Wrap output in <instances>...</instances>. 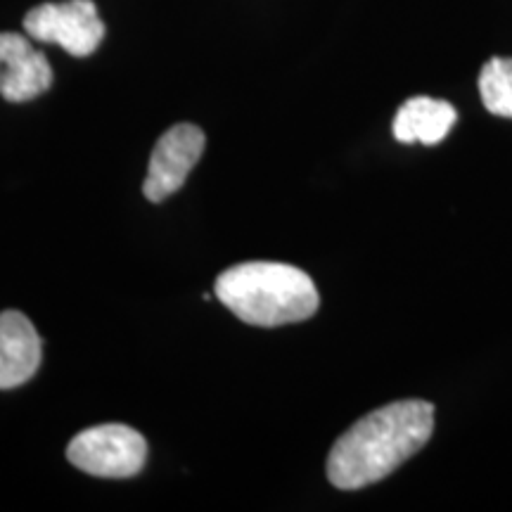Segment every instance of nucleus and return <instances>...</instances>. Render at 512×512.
Wrapping results in <instances>:
<instances>
[{"mask_svg": "<svg viewBox=\"0 0 512 512\" xmlns=\"http://www.w3.org/2000/svg\"><path fill=\"white\" fill-rule=\"evenodd\" d=\"M53 86L48 57L15 31H0V95L8 102H29Z\"/></svg>", "mask_w": 512, "mask_h": 512, "instance_id": "423d86ee", "label": "nucleus"}, {"mask_svg": "<svg viewBox=\"0 0 512 512\" xmlns=\"http://www.w3.org/2000/svg\"><path fill=\"white\" fill-rule=\"evenodd\" d=\"M479 95L496 117L512 119V57H491L479 74Z\"/></svg>", "mask_w": 512, "mask_h": 512, "instance_id": "1a4fd4ad", "label": "nucleus"}, {"mask_svg": "<svg viewBox=\"0 0 512 512\" xmlns=\"http://www.w3.org/2000/svg\"><path fill=\"white\" fill-rule=\"evenodd\" d=\"M432 432V403L408 399L377 408L335 441L328 456V479L344 491L380 482L413 458Z\"/></svg>", "mask_w": 512, "mask_h": 512, "instance_id": "f257e3e1", "label": "nucleus"}, {"mask_svg": "<svg viewBox=\"0 0 512 512\" xmlns=\"http://www.w3.org/2000/svg\"><path fill=\"white\" fill-rule=\"evenodd\" d=\"M204 145L202 128L195 124H176L157 140L152 152L150 169L143 183V192L150 202H164L174 192L183 188L190 171L200 162Z\"/></svg>", "mask_w": 512, "mask_h": 512, "instance_id": "39448f33", "label": "nucleus"}, {"mask_svg": "<svg viewBox=\"0 0 512 512\" xmlns=\"http://www.w3.org/2000/svg\"><path fill=\"white\" fill-rule=\"evenodd\" d=\"M67 458L74 467L93 477L128 479L145 467L147 441L128 425H98L69 441Z\"/></svg>", "mask_w": 512, "mask_h": 512, "instance_id": "7ed1b4c3", "label": "nucleus"}, {"mask_svg": "<svg viewBox=\"0 0 512 512\" xmlns=\"http://www.w3.org/2000/svg\"><path fill=\"white\" fill-rule=\"evenodd\" d=\"M24 31L41 43H55L74 57L93 55L105 38V24L93 0L43 3L24 17Z\"/></svg>", "mask_w": 512, "mask_h": 512, "instance_id": "20e7f679", "label": "nucleus"}, {"mask_svg": "<svg viewBox=\"0 0 512 512\" xmlns=\"http://www.w3.org/2000/svg\"><path fill=\"white\" fill-rule=\"evenodd\" d=\"M43 344L34 323L19 311L0 313V389L22 387L41 366Z\"/></svg>", "mask_w": 512, "mask_h": 512, "instance_id": "0eeeda50", "label": "nucleus"}, {"mask_svg": "<svg viewBox=\"0 0 512 512\" xmlns=\"http://www.w3.org/2000/svg\"><path fill=\"white\" fill-rule=\"evenodd\" d=\"M214 294L240 320L259 328L302 323L320 306L309 275L278 261H247L228 268L216 280Z\"/></svg>", "mask_w": 512, "mask_h": 512, "instance_id": "f03ea898", "label": "nucleus"}, {"mask_svg": "<svg viewBox=\"0 0 512 512\" xmlns=\"http://www.w3.org/2000/svg\"><path fill=\"white\" fill-rule=\"evenodd\" d=\"M458 114L446 100L418 95L406 100L394 117V138L399 143L437 145L456 126Z\"/></svg>", "mask_w": 512, "mask_h": 512, "instance_id": "6e6552de", "label": "nucleus"}]
</instances>
